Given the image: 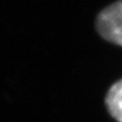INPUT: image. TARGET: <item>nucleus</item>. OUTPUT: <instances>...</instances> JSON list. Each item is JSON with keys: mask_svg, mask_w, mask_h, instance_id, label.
<instances>
[{"mask_svg": "<svg viewBox=\"0 0 122 122\" xmlns=\"http://www.w3.org/2000/svg\"><path fill=\"white\" fill-rule=\"evenodd\" d=\"M105 103L110 115L116 121L122 122V79L117 81L110 86Z\"/></svg>", "mask_w": 122, "mask_h": 122, "instance_id": "nucleus-2", "label": "nucleus"}, {"mask_svg": "<svg viewBox=\"0 0 122 122\" xmlns=\"http://www.w3.org/2000/svg\"><path fill=\"white\" fill-rule=\"evenodd\" d=\"M96 29L103 39L122 46V0L108 5L98 14Z\"/></svg>", "mask_w": 122, "mask_h": 122, "instance_id": "nucleus-1", "label": "nucleus"}]
</instances>
